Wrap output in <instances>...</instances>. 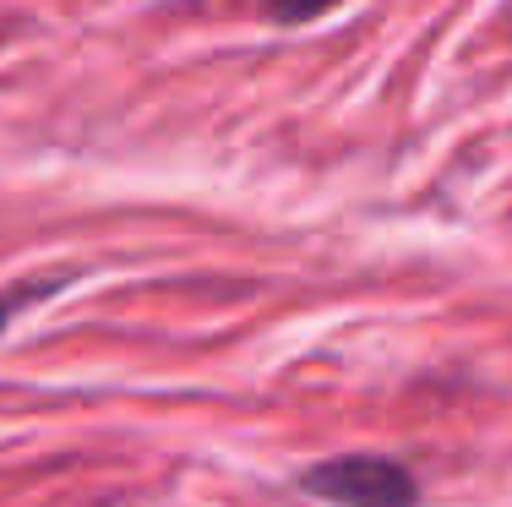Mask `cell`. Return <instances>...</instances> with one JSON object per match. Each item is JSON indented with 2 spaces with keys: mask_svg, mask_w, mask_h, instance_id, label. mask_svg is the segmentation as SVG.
Returning a JSON list of instances; mask_svg holds the SVG:
<instances>
[{
  "mask_svg": "<svg viewBox=\"0 0 512 507\" xmlns=\"http://www.w3.org/2000/svg\"><path fill=\"white\" fill-rule=\"evenodd\" d=\"M306 491L338 507H414L420 502V480L409 475L398 458H327V464L306 469Z\"/></svg>",
  "mask_w": 512,
  "mask_h": 507,
  "instance_id": "obj_1",
  "label": "cell"
},
{
  "mask_svg": "<svg viewBox=\"0 0 512 507\" xmlns=\"http://www.w3.org/2000/svg\"><path fill=\"white\" fill-rule=\"evenodd\" d=\"M327 6H338V0H267V11H273L278 22H311V17H322Z\"/></svg>",
  "mask_w": 512,
  "mask_h": 507,
  "instance_id": "obj_2",
  "label": "cell"
},
{
  "mask_svg": "<svg viewBox=\"0 0 512 507\" xmlns=\"http://www.w3.org/2000/svg\"><path fill=\"white\" fill-rule=\"evenodd\" d=\"M11 306H17V295H0V328H6V317H11Z\"/></svg>",
  "mask_w": 512,
  "mask_h": 507,
  "instance_id": "obj_3",
  "label": "cell"
}]
</instances>
